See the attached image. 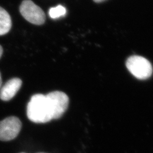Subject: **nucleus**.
I'll use <instances>...</instances> for the list:
<instances>
[{
	"label": "nucleus",
	"mask_w": 153,
	"mask_h": 153,
	"mask_svg": "<svg viewBox=\"0 0 153 153\" xmlns=\"http://www.w3.org/2000/svg\"><path fill=\"white\" fill-rule=\"evenodd\" d=\"M27 115L30 120L35 123H45L53 119V108L46 95H33L27 104Z\"/></svg>",
	"instance_id": "f257e3e1"
},
{
	"label": "nucleus",
	"mask_w": 153,
	"mask_h": 153,
	"mask_svg": "<svg viewBox=\"0 0 153 153\" xmlns=\"http://www.w3.org/2000/svg\"><path fill=\"white\" fill-rule=\"evenodd\" d=\"M126 66L131 74L139 79H146L153 73L151 63L142 56L134 55L129 57Z\"/></svg>",
	"instance_id": "f03ea898"
},
{
	"label": "nucleus",
	"mask_w": 153,
	"mask_h": 153,
	"mask_svg": "<svg viewBox=\"0 0 153 153\" xmlns=\"http://www.w3.org/2000/svg\"><path fill=\"white\" fill-rule=\"evenodd\" d=\"M20 13L28 22L34 25H41L45 21L43 10L31 0H24L20 6Z\"/></svg>",
	"instance_id": "7ed1b4c3"
},
{
	"label": "nucleus",
	"mask_w": 153,
	"mask_h": 153,
	"mask_svg": "<svg viewBox=\"0 0 153 153\" xmlns=\"http://www.w3.org/2000/svg\"><path fill=\"white\" fill-rule=\"evenodd\" d=\"M22 123L16 117L10 116L0 121V140L9 141L16 138L21 130Z\"/></svg>",
	"instance_id": "20e7f679"
},
{
	"label": "nucleus",
	"mask_w": 153,
	"mask_h": 153,
	"mask_svg": "<svg viewBox=\"0 0 153 153\" xmlns=\"http://www.w3.org/2000/svg\"><path fill=\"white\" fill-rule=\"evenodd\" d=\"M46 95L49 99L53 108V119L60 118L68 107L69 100L68 95L59 91L51 92Z\"/></svg>",
	"instance_id": "39448f33"
},
{
	"label": "nucleus",
	"mask_w": 153,
	"mask_h": 153,
	"mask_svg": "<svg viewBox=\"0 0 153 153\" xmlns=\"http://www.w3.org/2000/svg\"><path fill=\"white\" fill-rule=\"evenodd\" d=\"M22 80L14 78L6 83L0 90V99L4 101L11 100L22 86Z\"/></svg>",
	"instance_id": "423d86ee"
},
{
	"label": "nucleus",
	"mask_w": 153,
	"mask_h": 153,
	"mask_svg": "<svg viewBox=\"0 0 153 153\" xmlns=\"http://www.w3.org/2000/svg\"><path fill=\"white\" fill-rule=\"evenodd\" d=\"M11 27V19L9 13L0 7V36L9 33Z\"/></svg>",
	"instance_id": "0eeeda50"
},
{
	"label": "nucleus",
	"mask_w": 153,
	"mask_h": 153,
	"mask_svg": "<svg viewBox=\"0 0 153 153\" xmlns=\"http://www.w3.org/2000/svg\"><path fill=\"white\" fill-rule=\"evenodd\" d=\"M66 13V10L64 6L58 5L55 7H51L49 9V15L51 18L53 19H56L65 16Z\"/></svg>",
	"instance_id": "6e6552de"
},
{
	"label": "nucleus",
	"mask_w": 153,
	"mask_h": 153,
	"mask_svg": "<svg viewBox=\"0 0 153 153\" xmlns=\"http://www.w3.org/2000/svg\"><path fill=\"white\" fill-rule=\"evenodd\" d=\"M2 53H3V49H2V47L0 45V59L1 57V56L2 55Z\"/></svg>",
	"instance_id": "1a4fd4ad"
},
{
	"label": "nucleus",
	"mask_w": 153,
	"mask_h": 153,
	"mask_svg": "<svg viewBox=\"0 0 153 153\" xmlns=\"http://www.w3.org/2000/svg\"><path fill=\"white\" fill-rule=\"evenodd\" d=\"M93 1L96 3H100V2H102L103 1H105V0H93Z\"/></svg>",
	"instance_id": "9d476101"
},
{
	"label": "nucleus",
	"mask_w": 153,
	"mask_h": 153,
	"mask_svg": "<svg viewBox=\"0 0 153 153\" xmlns=\"http://www.w3.org/2000/svg\"><path fill=\"white\" fill-rule=\"evenodd\" d=\"M2 86V78H1V73H0V88Z\"/></svg>",
	"instance_id": "9b49d317"
},
{
	"label": "nucleus",
	"mask_w": 153,
	"mask_h": 153,
	"mask_svg": "<svg viewBox=\"0 0 153 153\" xmlns=\"http://www.w3.org/2000/svg\"></svg>",
	"instance_id": "f8f14e48"
}]
</instances>
